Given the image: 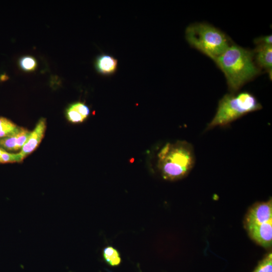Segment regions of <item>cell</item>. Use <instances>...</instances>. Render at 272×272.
Masks as SVG:
<instances>
[{"label":"cell","instance_id":"obj_1","mask_svg":"<svg viewBox=\"0 0 272 272\" xmlns=\"http://www.w3.org/2000/svg\"><path fill=\"white\" fill-rule=\"evenodd\" d=\"M254 59V54L251 51L231 45L215 60V62L223 72L232 93H236L260 74L261 69Z\"/></svg>","mask_w":272,"mask_h":272},{"label":"cell","instance_id":"obj_2","mask_svg":"<svg viewBox=\"0 0 272 272\" xmlns=\"http://www.w3.org/2000/svg\"><path fill=\"white\" fill-rule=\"evenodd\" d=\"M195 162L193 147L185 141L166 144L158 155V168L163 179L168 181L186 177Z\"/></svg>","mask_w":272,"mask_h":272},{"label":"cell","instance_id":"obj_3","mask_svg":"<svg viewBox=\"0 0 272 272\" xmlns=\"http://www.w3.org/2000/svg\"><path fill=\"white\" fill-rule=\"evenodd\" d=\"M186 38L191 47L215 61L231 45L229 38L217 27L204 23L189 26Z\"/></svg>","mask_w":272,"mask_h":272},{"label":"cell","instance_id":"obj_4","mask_svg":"<svg viewBox=\"0 0 272 272\" xmlns=\"http://www.w3.org/2000/svg\"><path fill=\"white\" fill-rule=\"evenodd\" d=\"M262 109L255 96L249 92L227 94L219 101L217 113L207 130L226 126L243 116Z\"/></svg>","mask_w":272,"mask_h":272},{"label":"cell","instance_id":"obj_5","mask_svg":"<svg viewBox=\"0 0 272 272\" xmlns=\"http://www.w3.org/2000/svg\"><path fill=\"white\" fill-rule=\"evenodd\" d=\"M272 220V200L252 206L247 213L245 226L261 224Z\"/></svg>","mask_w":272,"mask_h":272},{"label":"cell","instance_id":"obj_6","mask_svg":"<svg viewBox=\"0 0 272 272\" xmlns=\"http://www.w3.org/2000/svg\"><path fill=\"white\" fill-rule=\"evenodd\" d=\"M46 128V120L44 118L41 119L33 131L30 132L29 137L21 152L18 153L21 162L40 145L44 137Z\"/></svg>","mask_w":272,"mask_h":272},{"label":"cell","instance_id":"obj_7","mask_svg":"<svg viewBox=\"0 0 272 272\" xmlns=\"http://www.w3.org/2000/svg\"><path fill=\"white\" fill-rule=\"evenodd\" d=\"M250 237L265 248L272 244V220L261 224L246 226Z\"/></svg>","mask_w":272,"mask_h":272},{"label":"cell","instance_id":"obj_8","mask_svg":"<svg viewBox=\"0 0 272 272\" xmlns=\"http://www.w3.org/2000/svg\"><path fill=\"white\" fill-rule=\"evenodd\" d=\"M94 66L101 75L111 76L118 70V61L110 54H103L96 58Z\"/></svg>","mask_w":272,"mask_h":272},{"label":"cell","instance_id":"obj_9","mask_svg":"<svg viewBox=\"0 0 272 272\" xmlns=\"http://www.w3.org/2000/svg\"><path fill=\"white\" fill-rule=\"evenodd\" d=\"M255 54L256 63L258 67L267 71L272 77V45H257Z\"/></svg>","mask_w":272,"mask_h":272},{"label":"cell","instance_id":"obj_10","mask_svg":"<svg viewBox=\"0 0 272 272\" xmlns=\"http://www.w3.org/2000/svg\"><path fill=\"white\" fill-rule=\"evenodd\" d=\"M90 109L84 103L77 102L70 106L66 110L68 120L73 123L84 122L90 114Z\"/></svg>","mask_w":272,"mask_h":272},{"label":"cell","instance_id":"obj_11","mask_svg":"<svg viewBox=\"0 0 272 272\" xmlns=\"http://www.w3.org/2000/svg\"><path fill=\"white\" fill-rule=\"evenodd\" d=\"M102 255L105 262L110 267H118L122 263L120 252L112 246L105 247L103 250Z\"/></svg>","mask_w":272,"mask_h":272},{"label":"cell","instance_id":"obj_12","mask_svg":"<svg viewBox=\"0 0 272 272\" xmlns=\"http://www.w3.org/2000/svg\"><path fill=\"white\" fill-rule=\"evenodd\" d=\"M17 130L6 137L0 139V148L4 150L16 151L17 147Z\"/></svg>","mask_w":272,"mask_h":272},{"label":"cell","instance_id":"obj_13","mask_svg":"<svg viewBox=\"0 0 272 272\" xmlns=\"http://www.w3.org/2000/svg\"><path fill=\"white\" fill-rule=\"evenodd\" d=\"M18 127L10 120L0 117V139L14 132Z\"/></svg>","mask_w":272,"mask_h":272},{"label":"cell","instance_id":"obj_14","mask_svg":"<svg viewBox=\"0 0 272 272\" xmlns=\"http://www.w3.org/2000/svg\"><path fill=\"white\" fill-rule=\"evenodd\" d=\"M19 66L24 71L30 72L35 70L37 63L34 57L31 56H25L19 60Z\"/></svg>","mask_w":272,"mask_h":272},{"label":"cell","instance_id":"obj_15","mask_svg":"<svg viewBox=\"0 0 272 272\" xmlns=\"http://www.w3.org/2000/svg\"><path fill=\"white\" fill-rule=\"evenodd\" d=\"M30 132L27 129L18 127L17 133V151L22 150L30 135Z\"/></svg>","mask_w":272,"mask_h":272},{"label":"cell","instance_id":"obj_16","mask_svg":"<svg viewBox=\"0 0 272 272\" xmlns=\"http://www.w3.org/2000/svg\"><path fill=\"white\" fill-rule=\"evenodd\" d=\"M253 272H272V254L267 255Z\"/></svg>","mask_w":272,"mask_h":272},{"label":"cell","instance_id":"obj_17","mask_svg":"<svg viewBox=\"0 0 272 272\" xmlns=\"http://www.w3.org/2000/svg\"><path fill=\"white\" fill-rule=\"evenodd\" d=\"M21 160L19 159L18 154L10 153L4 151L0 157V163H20Z\"/></svg>","mask_w":272,"mask_h":272},{"label":"cell","instance_id":"obj_18","mask_svg":"<svg viewBox=\"0 0 272 272\" xmlns=\"http://www.w3.org/2000/svg\"><path fill=\"white\" fill-rule=\"evenodd\" d=\"M254 42L257 45H272V36L269 35L257 38L255 40Z\"/></svg>","mask_w":272,"mask_h":272},{"label":"cell","instance_id":"obj_19","mask_svg":"<svg viewBox=\"0 0 272 272\" xmlns=\"http://www.w3.org/2000/svg\"><path fill=\"white\" fill-rule=\"evenodd\" d=\"M5 150H4L3 149H2L1 148H0V157H1V154L3 153V152Z\"/></svg>","mask_w":272,"mask_h":272},{"label":"cell","instance_id":"obj_20","mask_svg":"<svg viewBox=\"0 0 272 272\" xmlns=\"http://www.w3.org/2000/svg\"><path fill=\"white\" fill-rule=\"evenodd\" d=\"M140 272H142L140 271Z\"/></svg>","mask_w":272,"mask_h":272}]
</instances>
